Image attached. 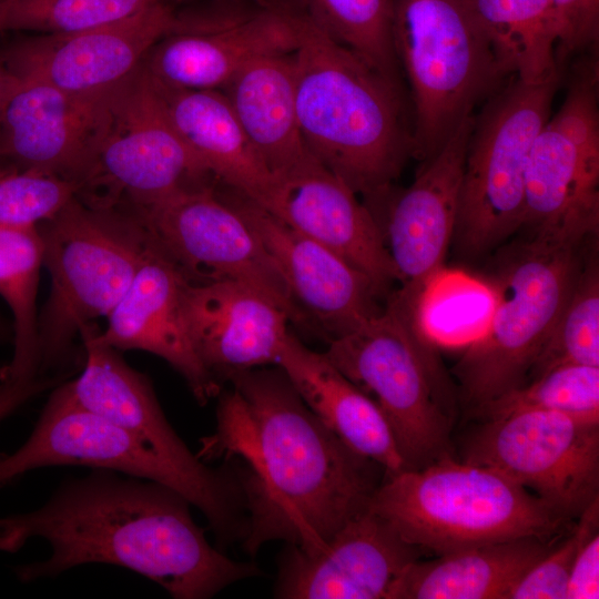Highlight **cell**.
I'll return each mask as SVG.
<instances>
[{
  "label": "cell",
  "instance_id": "cell-1",
  "mask_svg": "<svg viewBox=\"0 0 599 599\" xmlns=\"http://www.w3.org/2000/svg\"><path fill=\"white\" fill-rule=\"evenodd\" d=\"M220 396L216 427L201 438L202 460L237 458L246 534L254 556L282 540L321 549L366 510L384 468L344 444L305 404L278 366L232 374Z\"/></svg>",
  "mask_w": 599,
  "mask_h": 599
},
{
  "label": "cell",
  "instance_id": "cell-2",
  "mask_svg": "<svg viewBox=\"0 0 599 599\" xmlns=\"http://www.w3.org/2000/svg\"><path fill=\"white\" fill-rule=\"evenodd\" d=\"M191 506L156 481L92 468L64 479L41 507L0 517V550L16 552L33 538L49 544L48 558L16 569L22 582L105 564L156 582L175 599H207L262 573L213 547Z\"/></svg>",
  "mask_w": 599,
  "mask_h": 599
},
{
  "label": "cell",
  "instance_id": "cell-3",
  "mask_svg": "<svg viewBox=\"0 0 599 599\" xmlns=\"http://www.w3.org/2000/svg\"><path fill=\"white\" fill-rule=\"evenodd\" d=\"M293 58L307 150L365 203L384 195L414 151L403 87L302 18Z\"/></svg>",
  "mask_w": 599,
  "mask_h": 599
},
{
  "label": "cell",
  "instance_id": "cell-4",
  "mask_svg": "<svg viewBox=\"0 0 599 599\" xmlns=\"http://www.w3.org/2000/svg\"><path fill=\"white\" fill-rule=\"evenodd\" d=\"M368 508L437 556L522 537L555 540L572 528L571 519L505 474L453 456L386 475Z\"/></svg>",
  "mask_w": 599,
  "mask_h": 599
},
{
  "label": "cell",
  "instance_id": "cell-5",
  "mask_svg": "<svg viewBox=\"0 0 599 599\" xmlns=\"http://www.w3.org/2000/svg\"><path fill=\"white\" fill-rule=\"evenodd\" d=\"M51 291L38 322L39 374L69 356L83 326L106 317L123 297L152 240L129 209L71 199L40 223Z\"/></svg>",
  "mask_w": 599,
  "mask_h": 599
},
{
  "label": "cell",
  "instance_id": "cell-6",
  "mask_svg": "<svg viewBox=\"0 0 599 599\" xmlns=\"http://www.w3.org/2000/svg\"><path fill=\"white\" fill-rule=\"evenodd\" d=\"M324 355L379 407L406 469L453 456V390L405 301L389 295L378 315L329 341Z\"/></svg>",
  "mask_w": 599,
  "mask_h": 599
},
{
  "label": "cell",
  "instance_id": "cell-7",
  "mask_svg": "<svg viewBox=\"0 0 599 599\" xmlns=\"http://www.w3.org/2000/svg\"><path fill=\"white\" fill-rule=\"evenodd\" d=\"M392 34L410 89L413 156L425 162L509 78L471 0H394Z\"/></svg>",
  "mask_w": 599,
  "mask_h": 599
},
{
  "label": "cell",
  "instance_id": "cell-8",
  "mask_svg": "<svg viewBox=\"0 0 599 599\" xmlns=\"http://www.w3.org/2000/svg\"><path fill=\"white\" fill-rule=\"evenodd\" d=\"M582 244L526 238L490 281L495 306L487 329L454 368L470 409L527 382L581 268Z\"/></svg>",
  "mask_w": 599,
  "mask_h": 599
},
{
  "label": "cell",
  "instance_id": "cell-9",
  "mask_svg": "<svg viewBox=\"0 0 599 599\" xmlns=\"http://www.w3.org/2000/svg\"><path fill=\"white\" fill-rule=\"evenodd\" d=\"M560 79L528 84L511 77L475 113L453 236L461 255L480 256L520 230L530 149Z\"/></svg>",
  "mask_w": 599,
  "mask_h": 599
},
{
  "label": "cell",
  "instance_id": "cell-10",
  "mask_svg": "<svg viewBox=\"0 0 599 599\" xmlns=\"http://www.w3.org/2000/svg\"><path fill=\"white\" fill-rule=\"evenodd\" d=\"M599 227V60L573 63L558 111L537 133L526 172L527 240L582 244Z\"/></svg>",
  "mask_w": 599,
  "mask_h": 599
},
{
  "label": "cell",
  "instance_id": "cell-11",
  "mask_svg": "<svg viewBox=\"0 0 599 599\" xmlns=\"http://www.w3.org/2000/svg\"><path fill=\"white\" fill-rule=\"evenodd\" d=\"M95 329L91 323L80 331L85 357L82 373L65 383L71 395L123 427L184 479L191 505L205 516L219 544L243 540L246 514L236 470L210 467L193 454L165 417L150 378L99 342Z\"/></svg>",
  "mask_w": 599,
  "mask_h": 599
},
{
  "label": "cell",
  "instance_id": "cell-12",
  "mask_svg": "<svg viewBox=\"0 0 599 599\" xmlns=\"http://www.w3.org/2000/svg\"><path fill=\"white\" fill-rule=\"evenodd\" d=\"M131 210L189 283H245L273 300L291 322L306 323L257 235L213 182Z\"/></svg>",
  "mask_w": 599,
  "mask_h": 599
},
{
  "label": "cell",
  "instance_id": "cell-13",
  "mask_svg": "<svg viewBox=\"0 0 599 599\" xmlns=\"http://www.w3.org/2000/svg\"><path fill=\"white\" fill-rule=\"evenodd\" d=\"M215 182L174 128L145 64L112 94L92 167L80 194L106 187L145 207L181 189ZM216 183V182H215Z\"/></svg>",
  "mask_w": 599,
  "mask_h": 599
},
{
  "label": "cell",
  "instance_id": "cell-14",
  "mask_svg": "<svg viewBox=\"0 0 599 599\" xmlns=\"http://www.w3.org/2000/svg\"><path fill=\"white\" fill-rule=\"evenodd\" d=\"M463 459L505 474L571 520L599 498V423L545 410L483 420Z\"/></svg>",
  "mask_w": 599,
  "mask_h": 599
},
{
  "label": "cell",
  "instance_id": "cell-15",
  "mask_svg": "<svg viewBox=\"0 0 599 599\" xmlns=\"http://www.w3.org/2000/svg\"><path fill=\"white\" fill-rule=\"evenodd\" d=\"M175 9L169 31L144 64L158 82L177 89L221 90L252 60L294 52L301 18L276 0H201Z\"/></svg>",
  "mask_w": 599,
  "mask_h": 599
},
{
  "label": "cell",
  "instance_id": "cell-16",
  "mask_svg": "<svg viewBox=\"0 0 599 599\" xmlns=\"http://www.w3.org/2000/svg\"><path fill=\"white\" fill-rule=\"evenodd\" d=\"M175 2H159L95 28L39 34L11 43L0 60L19 79L74 95L109 93L131 78L172 26Z\"/></svg>",
  "mask_w": 599,
  "mask_h": 599
},
{
  "label": "cell",
  "instance_id": "cell-17",
  "mask_svg": "<svg viewBox=\"0 0 599 599\" xmlns=\"http://www.w3.org/2000/svg\"><path fill=\"white\" fill-rule=\"evenodd\" d=\"M219 192L257 235L305 322L312 321L328 342L384 309L378 301L385 294L339 255L243 194L224 186Z\"/></svg>",
  "mask_w": 599,
  "mask_h": 599
},
{
  "label": "cell",
  "instance_id": "cell-18",
  "mask_svg": "<svg viewBox=\"0 0 599 599\" xmlns=\"http://www.w3.org/2000/svg\"><path fill=\"white\" fill-rule=\"evenodd\" d=\"M475 113L466 118L441 149L425 161L412 184L392 186L384 195L365 203L382 209L379 224L397 281L406 293L417 296L441 270L453 241L464 163Z\"/></svg>",
  "mask_w": 599,
  "mask_h": 599
},
{
  "label": "cell",
  "instance_id": "cell-19",
  "mask_svg": "<svg viewBox=\"0 0 599 599\" xmlns=\"http://www.w3.org/2000/svg\"><path fill=\"white\" fill-rule=\"evenodd\" d=\"M422 549L369 508L347 521L321 549L287 545L274 588L282 599H387Z\"/></svg>",
  "mask_w": 599,
  "mask_h": 599
},
{
  "label": "cell",
  "instance_id": "cell-20",
  "mask_svg": "<svg viewBox=\"0 0 599 599\" xmlns=\"http://www.w3.org/2000/svg\"><path fill=\"white\" fill-rule=\"evenodd\" d=\"M20 80L0 110V160L72 181L82 191L118 88L82 97Z\"/></svg>",
  "mask_w": 599,
  "mask_h": 599
},
{
  "label": "cell",
  "instance_id": "cell-21",
  "mask_svg": "<svg viewBox=\"0 0 599 599\" xmlns=\"http://www.w3.org/2000/svg\"><path fill=\"white\" fill-rule=\"evenodd\" d=\"M61 465L106 468L156 481L190 501L186 483L170 465L123 427L78 403L65 383L50 394L28 439L14 453L0 455V484Z\"/></svg>",
  "mask_w": 599,
  "mask_h": 599
},
{
  "label": "cell",
  "instance_id": "cell-22",
  "mask_svg": "<svg viewBox=\"0 0 599 599\" xmlns=\"http://www.w3.org/2000/svg\"><path fill=\"white\" fill-rule=\"evenodd\" d=\"M367 275L386 294L397 274L374 214L311 153L274 177L262 206Z\"/></svg>",
  "mask_w": 599,
  "mask_h": 599
},
{
  "label": "cell",
  "instance_id": "cell-23",
  "mask_svg": "<svg viewBox=\"0 0 599 599\" xmlns=\"http://www.w3.org/2000/svg\"><path fill=\"white\" fill-rule=\"evenodd\" d=\"M186 280L154 244L130 287L106 316L95 338L118 351L140 349L164 359L187 384L200 405L220 395L221 383L193 346L183 307Z\"/></svg>",
  "mask_w": 599,
  "mask_h": 599
},
{
  "label": "cell",
  "instance_id": "cell-24",
  "mask_svg": "<svg viewBox=\"0 0 599 599\" xmlns=\"http://www.w3.org/2000/svg\"><path fill=\"white\" fill-rule=\"evenodd\" d=\"M183 307L196 354L219 383L277 364L290 317L260 290L236 281H186Z\"/></svg>",
  "mask_w": 599,
  "mask_h": 599
},
{
  "label": "cell",
  "instance_id": "cell-25",
  "mask_svg": "<svg viewBox=\"0 0 599 599\" xmlns=\"http://www.w3.org/2000/svg\"><path fill=\"white\" fill-rule=\"evenodd\" d=\"M319 420L386 475L406 469L393 432L376 403L324 355L287 333L277 364Z\"/></svg>",
  "mask_w": 599,
  "mask_h": 599
},
{
  "label": "cell",
  "instance_id": "cell-26",
  "mask_svg": "<svg viewBox=\"0 0 599 599\" xmlns=\"http://www.w3.org/2000/svg\"><path fill=\"white\" fill-rule=\"evenodd\" d=\"M152 80L174 128L214 181L263 206L274 176L250 143L224 93L171 88Z\"/></svg>",
  "mask_w": 599,
  "mask_h": 599
},
{
  "label": "cell",
  "instance_id": "cell-27",
  "mask_svg": "<svg viewBox=\"0 0 599 599\" xmlns=\"http://www.w3.org/2000/svg\"><path fill=\"white\" fill-rule=\"evenodd\" d=\"M250 143L277 176L307 156L296 112L293 52L258 57L221 89Z\"/></svg>",
  "mask_w": 599,
  "mask_h": 599
},
{
  "label": "cell",
  "instance_id": "cell-28",
  "mask_svg": "<svg viewBox=\"0 0 599 599\" xmlns=\"http://www.w3.org/2000/svg\"><path fill=\"white\" fill-rule=\"evenodd\" d=\"M552 546L554 540L522 537L417 559L395 580L387 599H507Z\"/></svg>",
  "mask_w": 599,
  "mask_h": 599
},
{
  "label": "cell",
  "instance_id": "cell-29",
  "mask_svg": "<svg viewBox=\"0 0 599 599\" xmlns=\"http://www.w3.org/2000/svg\"><path fill=\"white\" fill-rule=\"evenodd\" d=\"M501 73L524 83L561 78L560 24L551 0H471Z\"/></svg>",
  "mask_w": 599,
  "mask_h": 599
},
{
  "label": "cell",
  "instance_id": "cell-30",
  "mask_svg": "<svg viewBox=\"0 0 599 599\" xmlns=\"http://www.w3.org/2000/svg\"><path fill=\"white\" fill-rule=\"evenodd\" d=\"M37 227H0V295L13 316V355L0 380L39 376L37 292L43 265Z\"/></svg>",
  "mask_w": 599,
  "mask_h": 599
},
{
  "label": "cell",
  "instance_id": "cell-31",
  "mask_svg": "<svg viewBox=\"0 0 599 599\" xmlns=\"http://www.w3.org/2000/svg\"><path fill=\"white\" fill-rule=\"evenodd\" d=\"M406 301L416 327L430 343L468 346L487 329L495 293L490 282L443 267L422 288L415 302Z\"/></svg>",
  "mask_w": 599,
  "mask_h": 599
},
{
  "label": "cell",
  "instance_id": "cell-32",
  "mask_svg": "<svg viewBox=\"0 0 599 599\" xmlns=\"http://www.w3.org/2000/svg\"><path fill=\"white\" fill-rule=\"evenodd\" d=\"M277 1L403 87L392 34L394 0Z\"/></svg>",
  "mask_w": 599,
  "mask_h": 599
},
{
  "label": "cell",
  "instance_id": "cell-33",
  "mask_svg": "<svg viewBox=\"0 0 599 599\" xmlns=\"http://www.w3.org/2000/svg\"><path fill=\"white\" fill-rule=\"evenodd\" d=\"M471 410L481 420L545 410L599 423V366L566 364L550 368Z\"/></svg>",
  "mask_w": 599,
  "mask_h": 599
},
{
  "label": "cell",
  "instance_id": "cell-34",
  "mask_svg": "<svg viewBox=\"0 0 599 599\" xmlns=\"http://www.w3.org/2000/svg\"><path fill=\"white\" fill-rule=\"evenodd\" d=\"M566 364L599 366V262L593 247L528 378Z\"/></svg>",
  "mask_w": 599,
  "mask_h": 599
},
{
  "label": "cell",
  "instance_id": "cell-35",
  "mask_svg": "<svg viewBox=\"0 0 599 599\" xmlns=\"http://www.w3.org/2000/svg\"><path fill=\"white\" fill-rule=\"evenodd\" d=\"M165 1L193 0H0V32L72 33L128 18Z\"/></svg>",
  "mask_w": 599,
  "mask_h": 599
},
{
  "label": "cell",
  "instance_id": "cell-36",
  "mask_svg": "<svg viewBox=\"0 0 599 599\" xmlns=\"http://www.w3.org/2000/svg\"><path fill=\"white\" fill-rule=\"evenodd\" d=\"M81 187L69 180L33 170L0 172V227H37L54 216Z\"/></svg>",
  "mask_w": 599,
  "mask_h": 599
},
{
  "label": "cell",
  "instance_id": "cell-37",
  "mask_svg": "<svg viewBox=\"0 0 599 599\" xmlns=\"http://www.w3.org/2000/svg\"><path fill=\"white\" fill-rule=\"evenodd\" d=\"M598 527L599 498L581 512L567 538L552 546L527 570L507 599H566L568 579L577 551Z\"/></svg>",
  "mask_w": 599,
  "mask_h": 599
},
{
  "label": "cell",
  "instance_id": "cell-38",
  "mask_svg": "<svg viewBox=\"0 0 599 599\" xmlns=\"http://www.w3.org/2000/svg\"><path fill=\"white\" fill-rule=\"evenodd\" d=\"M560 24L557 60L597 49L599 40V0H551ZM561 69V68H560Z\"/></svg>",
  "mask_w": 599,
  "mask_h": 599
},
{
  "label": "cell",
  "instance_id": "cell-39",
  "mask_svg": "<svg viewBox=\"0 0 599 599\" xmlns=\"http://www.w3.org/2000/svg\"><path fill=\"white\" fill-rule=\"evenodd\" d=\"M599 598V532L589 535L579 547L575 557L566 599Z\"/></svg>",
  "mask_w": 599,
  "mask_h": 599
},
{
  "label": "cell",
  "instance_id": "cell-40",
  "mask_svg": "<svg viewBox=\"0 0 599 599\" xmlns=\"http://www.w3.org/2000/svg\"><path fill=\"white\" fill-rule=\"evenodd\" d=\"M67 375L35 376L21 380L0 382V420L44 390L58 386Z\"/></svg>",
  "mask_w": 599,
  "mask_h": 599
},
{
  "label": "cell",
  "instance_id": "cell-41",
  "mask_svg": "<svg viewBox=\"0 0 599 599\" xmlns=\"http://www.w3.org/2000/svg\"><path fill=\"white\" fill-rule=\"evenodd\" d=\"M20 84L21 80L0 60V110Z\"/></svg>",
  "mask_w": 599,
  "mask_h": 599
}]
</instances>
